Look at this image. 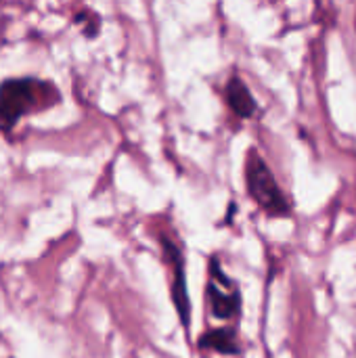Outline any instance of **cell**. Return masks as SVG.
<instances>
[{
    "label": "cell",
    "mask_w": 356,
    "mask_h": 358,
    "mask_svg": "<svg viewBox=\"0 0 356 358\" xmlns=\"http://www.w3.org/2000/svg\"><path fill=\"white\" fill-rule=\"evenodd\" d=\"M44 92H50L48 86L29 78L6 80L4 84H0V130H13L25 113L40 107L38 101L48 99L44 96Z\"/></svg>",
    "instance_id": "6da1fadb"
},
{
    "label": "cell",
    "mask_w": 356,
    "mask_h": 358,
    "mask_svg": "<svg viewBox=\"0 0 356 358\" xmlns=\"http://www.w3.org/2000/svg\"><path fill=\"white\" fill-rule=\"evenodd\" d=\"M245 178H248L250 195L258 201V206L262 210H266L269 214H275V216H283L290 212V203H287L285 195L281 193L273 172L269 170L264 159L258 157L256 151H252L248 157Z\"/></svg>",
    "instance_id": "7a4b0ae2"
},
{
    "label": "cell",
    "mask_w": 356,
    "mask_h": 358,
    "mask_svg": "<svg viewBox=\"0 0 356 358\" xmlns=\"http://www.w3.org/2000/svg\"><path fill=\"white\" fill-rule=\"evenodd\" d=\"M162 243H164L166 256L170 258V262H172V268H174V287H172L174 304H176V308H178V315L183 317L185 329L189 331V296H187V292H185L183 256H180V252L174 248V243H172V241H168V239H162Z\"/></svg>",
    "instance_id": "3957f363"
},
{
    "label": "cell",
    "mask_w": 356,
    "mask_h": 358,
    "mask_svg": "<svg viewBox=\"0 0 356 358\" xmlns=\"http://www.w3.org/2000/svg\"><path fill=\"white\" fill-rule=\"evenodd\" d=\"M225 287H233V283L227 281L220 287V283L212 277L210 287H208V298H210V308L216 319H231L239 313V292L237 289L225 292Z\"/></svg>",
    "instance_id": "277c9868"
},
{
    "label": "cell",
    "mask_w": 356,
    "mask_h": 358,
    "mask_svg": "<svg viewBox=\"0 0 356 358\" xmlns=\"http://www.w3.org/2000/svg\"><path fill=\"white\" fill-rule=\"evenodd\" d=\"M227 101L239 117H252L256 113V101L250 88L235 76L227 84Z\"/></svg>",
    "instance_id": "5b68a950"
},
{
    "label": "cell",
    "mask_w": 356,
    "mask_h": 358,
    "mask_svg": "<svg viewBox=\"0 0 356 358\" xmlns=\"http://www.w3.org/2000/svg\"><path fill=\"white\" fill-rule=\"evenodd\" d=\"M199 346L206 348V350L220 352V355H237L239 352V344H237L231 329H216V331L206 334L201 338Z\"/></svg>",
    "instance_id": "8992f818"
}]
</instances>
